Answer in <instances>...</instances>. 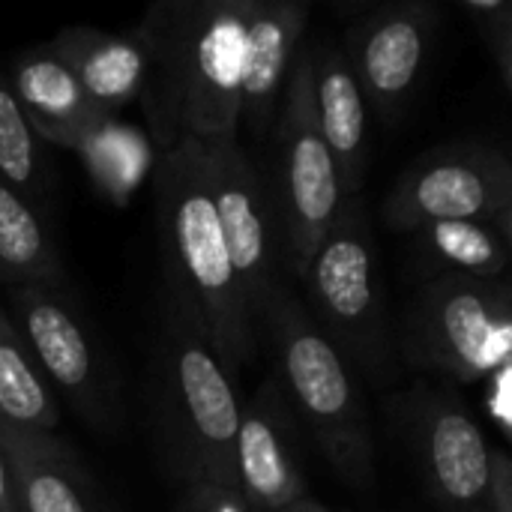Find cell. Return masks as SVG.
Wrapping results in <instances>:
<instances>
[{"label":"cell","mask_w":512,"mask_h":512,"mask_svg":"<svg viewBox=\"0 0 512 512\" xmlns=\"http://www.w3.org/2000/svg\"><path fill=\"white\" fill-rule=\"evenodd\" d=\"M252 0H162L132 30L150 57L141 99L159 147L237 141L240 60Z\"/></svg>","instance_id":"6da1fadb"},{"label":"cell","mask_w":512,"mask_h":512,"mask_svg":"<svg viewBox=\"0 0 512 512\" xmlns=\"http://www.w3.org/2000/svg\"><path fill=\"white\" fill-rule=\"evenodd\" d=\"M156 198L168 306L204 336L225 375L237 381L258 354V330L228 258L198 141L183 138L162 150Z\"/></svg>","instance_id":"7a4b0ae2"},{"label":"cell","mask_w":512,"mask_h":512,"mask_svg":"<svg viewBox=\"0 0 512 512\" xmlns=\"http://www.w3.org/2000/svg\"><path fill=\"white\" fill-rule=\"evenodd\" d=\"M258 339H267L276 360L273 378L333 474L351 489H369L375 483V444L351 366L282 285L261 309Z\"/></svg>","instance_id":"3957f363"},{"label":"cell","mask_w":512,"mask_h":512,"mask_svg":"<svg viewBox=\"0 0 512 512\" xmlns=\"http://www.w3.org/2000/svg\"><path fill=\"white\" fill-rule=\"evenodd\" d=\"M162 429L177 477L189 483L237 486L234 447L240 402L234 381L204 342V336L168 306L162 342Z\"/></svg>","instance_id":"277c9868"},{"label":"cell","mask_w":512,"mask_h":512,"mask_svg":"<svg viewBox=\"0 0 512 512\" xmlns=\"http://www.w3.org/2000/svg\"><path fill=\"white\" fill-rule=\"evenodd\" d=\"M512 300L501 279L444 273L411 291L399 321L402 357L456 384H474L510 363Z\"/></svg>","instance_id":"5b68a950"},{"label":"cell","mask_w":512,"mask_h":512,"mask_svg":"<svg viewBox=\"0 0 512 512\" xmlns=\"http://www.w3.org/2000/svg\"><path fill=\"white\" fill-rule=\"evenodd\" d=\"M321 333L348 366L381 375L390 363V327L378 246L363 195L345 198L333 228L303 273Z\"/></svg>","instance_id":"8992f818"},{"label":"cell","mask_w":512,"mask_h":512,"mask_svg":"<svg viewBox=\"0 0 512 512\" xmlns=\"http://www.w3.org/2000/svg\"><path fill=\"white\" fill-rule=\"evenodd\" d=\"M276 189L285 258L291 273L303 279L306 264L345 204L333 156L315 120L309 51L294 63L282 90V111L276 117Z\"/></svg>","instance_id":"52a82bcc"},{"label":"cell","mask_w":512,"mask_h":512,"mask_svg":"<svg viewBox=\"0 0 512 512\" xmlns=\"http://www.w3.org/2000/svg\"><path fill=\"white\" fill-rule=\"evenodd\" d=\"M390 231L414 234L435 222H510L512 165L504 150L462 141L420 156L381 204Z\"/></svg>","instance_id":"ba28073f"},{"label":"cell","mask_w":512,"mask_h":512,"mask_svg":"<svg viewBox=\"0 0 512 512\" xmlns=\"http://www.w3.org/2000/svg\"><path fill=\"white\" fill-rule=\"evenodd\" d=\"M396 417L414 465L441 510L492 512V447L453 390H408L396 399Z\"/></svg>","instance_id":"9c48e42d"},{"label":"cell","mask_w":512,"mask_h":512,"mask_svg":"<svg viewBox=\"0 0 512 512\" xmlns=\"http://www.w3.org/2000/svg\"><path fill=\"white\" fill-rule=\"evenodd\" d=\"M36 369L96 426L111 420L114 387L78 315L48 285H24L12 294L9 318Z\"/></svg>","instance_id":"30bf717a"},{"label":"cell","mask_w":512,"mask_h":512,"mask_svg":"<svg viewBox=\"0 0 512 512\" xmlns=\"http://www.w3.org/2000/svg\"><path fill=\"white\" fill-rule=\"evenodd\" d=\"M207 171L210 198L216 219L228 246V258L258 330L264 303L270 300L276 282V243L270 234V204L267 192L252 168L240 141H198Z\"/></svg>","instance_id":"8fae6325"},{"label":"cell","mask_w":512,"mask_h":512,"mask_svg":"<svg viewBox=\"0 0 512 512\" xmlns=\"http://www.w3.org/2000/svg\"><path fill=\"white\" fill-rule=\"evenodd\" d=\"M438 33V12L429 3H393L372 12L348 36L345 54L372 111L393 123L417 87Z\"/></svg>","instance_id":"7c38bea8"},{"label":"cell","mask_w":512,"mask_h":512,"mask_svg":"<svg viewBox=\"0 0 512 512\" xmlns=\"http://www.w3.org/2000/svg\"><path fill=\"white\" fill-rule=\"evenodd\" d=\"M234 474L240 492L264 512L306 498L300 423L276 378H267L240 408Z\"/></svg>","instance_id":"4fadbf2b"},{"label":"cell","mask_w":512,"mask_h":512,"mask_svg":"<svg viewBox=\"0 0 512 512\" xmlns=\"http://www.w3.org/2000/svg\"><path fill=\"white\" fill-rule=\"evenodd\" d=\"M309 6L297 0H252L240 60V123L267 135L285 81L297 60Z\"/></svg>","instance_id":"5bb4252c"},{"label":"cell","mask_w":512,"mask_h":512,"mask_svg":"<svg viewBox=\"0 0 512 512\" xmlns=\"http://www.w3.org/2000/svg\"><path fill=\"white\" fill-rule=\"evenodd\" d=\"M12 96L36 138L60 147H84L111 117L84 93L72 69L51 45L30 48L12 72Z\"/></svg>","instance_id":"9a60e30c"},{"label":"cell","mask_w":512,"mask_h":512,"mask_svg":"<svg viewBox=\"0 0 512 512\" xmlns=\"http://www.w3.org/2000/svg\"><path fill=\"white\" fill-rule=\"evenodd\" d=\"M312 63V105L318 132L333 156L345 198L360 195L366 177V99L354 78L345 48L324 42L309 48Z\"/></svg>","instance_id":"2e32d148"},{"label":"cell","mask_w":512,"mask_h":512,"mask_svg":"<svg viewBox=\"0 0 512 512\" xmlns=\"http://www.w3.org/2000/svg\"><path fill=\"white\" fill-rule=\"evenodd\" d=\"M51 51L72 69L102 114L111 117L114 111L141 99L144 81L150 75V57L135 33L114 36L78 24L57 33Z\"/></svg>","instance_id":"e0dca14e"},{"label":"cell","mask_w":512,"mask_h":512,"mask_svg":"<svg viewBox=\"0 0 512 512\" xmlns=\"http://www.w3.org/2000/svg\"><path fill=\"white\" fill-rule=\"evenodd\" d=\"M21 512H99L75 459L51 438L0 426Z\"/></svg>","instance_id":"ac0fdd59"},{"label":"cell","mask_w":512,"mask_h":512,"mask_svg":"<svg viewBox=\"0 0 512 512\" xmlns=\"http://www.w3.org/2000/svg\"><path fill=\"white\" fill-rule=\"evenodd\" d=\"M510 240V222H435L414 231L411 270L426 282L444 273L501 279L510 264Z\"/></svg>","instance_id":"d6986e66"},{"label":"cell","mask_w":512,"mask_h":512,"mask_svg":"<svg viewBox=\"0 0 512 512\" xmlns=\"http://www.w3.org/2000/svg\"><path fill=\"white\" fill-rule=\"evenodd\" d=\"M60 423L57 399L24 348L15 324L0 312V426L51 435Z\"/></svg>","instance_id":"ffe728a7"},{"label":"cell","mask_w":512,"mask_h":512,"mask_svg":"<svg viewBox=\"0 0 512 512\" xmlns=\"http://www.w3.org/2000/svg\"><path fill=\"white\" fill-rule=\"evenodd\" d=\"M0 279L15 288H54L60 279V264L39 213L6 183H0Z\"/></svg>","instance_id":"44dd1931"},{"label":"cell","mask_w":512,"mask_h":512,"mask_svg":"<svg viewBox=\"0 0 512 512\" xmlns=\"http://www.w3.org/2000/svg\"><path fill=\"white\" fill-rule=\"evenodd\" d=\"M45 180V159L36 132L24 120L12 87L0 75V183L18 195H39Z\"/></svg>","instance_id":"7402d4cb"},{"label":"cell","mask_w":512,"mask_h":512,"mask_svg":"<svg viewBox=\"0 0 512 512\" xmlns=\"http://www.w3.org/2000/svg\"><path fill=\"white\" fill-rule=\"evenodd\" d=\"M465 9L474 15L483 39L492 48V57L501 69L504 87H512V6L501 0H465Z\"/></svg>","instance_id":"603a6c76"},{"label":"cell","mask_w":512,"mask_h":512,"mask_svg":"<svg viewBox=\"0 0 512 512\" xmlns=\"http://www.w3.org/2000/svg\"><path fill=\"white\" fill-rule=\"evenodd\" d=\"M180 512H264L255 507L240 486L225 483H189L183 486V507Z\"/></svg>","instance_id":"cb8c5ba5"},{"label":"cell","mask_w":512,"mask_h":512,"mask_svg":"<svg viewBox=\"0 0 512 512\" xmlns=\"http://www.w3.org/2000/svg\"><path fill=\"white\" fill-rule=\"evenodd\" d=\"M489 507H492V512H512V462L510 456L501 450H492Z\"/></svg>","instance_id":"d4e9b609"},{"label":"cell","mask_w":512,"mask_h":512,"mask_svg":"<svg viewBox=\"0 0 512 512\" xmlns=\"http://www.w3.org/2000/svg\"><path fill=\"white\" fill-rule=\"evenodd\" d=\"M489 381H492V387H489V396H486V405H489V411H492V417L498 420V426H501V432L504 435H512V423H510V363L507 366H501L498 372H492L489 375Z\"/></svg>","instance_id":"484cf974"},{"label":"cell","mask_w":512,"mask_h":512,"mask_svg":"<svg viewBox=\"0 0 512 512\" xmlns=\"http://www.w3.org/2000/svg\"><path fill=\"white\" fill-rule=\"evenodd\" d=\"M0 512H21L18 492H15L12 474H9V462L3 456V447H0Z\"/></svg>","instance_id":"4316f807"},{"label":"cell","mask_w":512,"mask_h":512,"mask_svg":"<svg viewBox=\"0 0 512 512\" xmlns=\"http://www.w3.org/2000/svg\"><path fill=\"white\" fill-rule=\"evenodd\" d=\"M282 512H330L327 507H321L318 501H312V498H300V501H294V504H288Z\"/></svg>","instance_id":"83f0119b"}]
</instances>
